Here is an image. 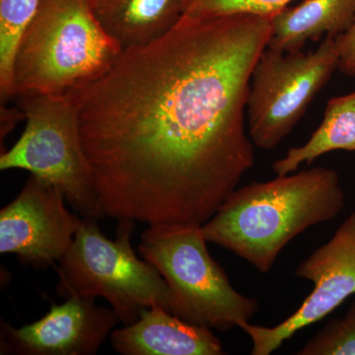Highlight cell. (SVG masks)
<instances>
[{
    "mask_svg": "<svg viewBox=\"0 0 355 355\" xmlns=\"http://www.w3.org/2000/svg\"><path fill=\"white\" fill-rule=\"evenodd\" d=\"M272 17L183 16L71 93L103 214L202 226L254 165L245 125Z\"/></svg>",
    "mask_w": 355,
    "mask_h": 355,
    "instance_id": "cell-1",
    "label": "cell"
},
{
    "mask_svg": "<svg viewBox=\"0 0 355 355\" xmlns=\"http://www.w3.org/2000/svg\"><path fill=\"white\" fill-rule=\"evenodd\" d=\"M345 205L338 172L315 167L236 189L202 229L207 242L268 273L294 238Z\"/></svg>",
    "mask_w": 355,
    "mask_h": 355,
    "instance_id": "cell-2",
    "label": "cell"
},
{
    "mask_svg": "<svg viewBox=\"0 0 355 355\" xmlns=\"http://www.w3.org/2000/svg\"><path fill=\"white\" fill-rule=\"evenodd\" d=\"M123 53L86 0H40L16 53L15 97L71 94L105 76Z\"/></svg>",
    "mask_w": 355,
    "mask_h": 355,
    "instance_id": "cell-3",
    "label": "cell"
},
{
    "mask_svg": "<svg viewBox=\"0 0 355 355\" xmlns=\"http://www.w3.org/2000/svg\"><path fill=\"white\" fill-rule=\"evenodd\" d=\"M207 243L202 226L158 224L148 225L139 249L167 284L169 312L210 330L240 328L258 313V300L231 286Z\"/></svg>",
    "mask_w": 355,
    "mask_h": 355,
    "instance_id": "cell-4",
    "label": "cell"
},
{
    "mask_svg": "<svg viewBox=\"0 0 355 355\" xmlns=\"http://www.w3.org/2000/svg\"><path fill=\"white\" fill-rule=\"evenodd\" d=\"M98 219L83 218L73 242L58 268V295L104 298L123 324L146 308L169 311V292L162 275L132 249L135 221L119 220L116 239L103 234Z\"/></svg>",
    "mask_w": 355,
    "mask_h": 355,
    "instance_id": "cell-5",
    "label": "cell"
},
{
    "mask_svg": "<svg viewBox=\"0 0 355 355\" xmlns=\"http://www.w3.org/2000/svg\"><path fill=\"white\" fill-rule=\"evenodd\" d=\"M18 99L25 130L9 150L1 153L0 170H25L55 184L83 218L105 217L72 96L27 95Z\"/></svg>",
    "mask_w": 355,
    "mask_h": 355,
    "instance_id": "cell-6",
    "label": "cell"
},
{
    "mask_svg": "<svg viewBox=\"0 0 355 355\" xmlns=\"http://www.w3.org/2000/svg\"><path fill=\"white\" fill-rule=\"evenodd\" d=\"M338 62L336 39L329 37L309 53L266 46L254 65L248 95V132L254 146L277 148L330 83Z\"/></svg>",
    "mask_w": 355,
    "mask_h": 355,
    "instance_id": "cell-7",
    "label": "cell"
},
{
    "mask_svg": "<svg viewBox=\"0 0 355 355\" xmlns=\"http://www.w3.org/2000/svg\"><path fill=\"white\" fill-rule=\"evenodd\" d=\"M295 275L313 291L291 317L275 327L249 322L239 329L251 338L252 355H270L297 331L318 323L355 294V210L323 246L297 266Z\"/></svg>",
    "mask_w": 355,
    "mask_h": 355,
    "instance_id": "cell-8",
    "label": "cell"
},
{
    "mask_svg": "<svg viewBox=\"0 0 355 355\" xmlns=\"http://www.w3.org/2000/svg\"><path fill=\"white\" fill-rule=\"evenodd\" d=\"M65 200L58 187L31 175L19 195L0 210V253L15 254L35 268L62 260L83 222Z\"/></svg>",
    "mask_w": 355,
    "mask_h": 355,
    "instance_id": "cell-9",
    "label": "cell"
},
{
    "mask_svg": "<svg viewBox=\"0 0 355 355\" xmlns=\"http://www.w3.org/2000/svg\"><path fill=\"white\" fill-rule=\"evenodd\" d=\"M121 323L112 308L92 298H67L53 303L38 321L21 328L0 322V354L17 355L96 354L114 327Z\"/></svg>",
    "mask_w": 355,
    "mask_h": 355,
    "instance_id": "cell-10",
    "label": "cell"
},
{
    "mask_svg": "<svg viewBox=\"0 0 355 355\" xmlns=\"http://www.w3.org/2000/svg\"><path fill=\"white\" fill-rule=\"evenodd\" d=\"M111 343L123 355L224 354L210 329L187 323L160 305L142 310L137 321L112 331Z\"/></svg>",
    "mask_w": 355,
    "mask_h": 355,
    "instance_id": "cell-11",
    "label": "cell"
},
{
    "mask_svg": "<svg viewBox=\"0 0 355 355\" xmlns=\"http://www.w3.org/2000/svg\"><path fill=\"white\" fill-rule=\"evenodd\" d=\"M123 51L146 46L167 34L184 16L183 0H86Z\"/></svg>",
    "mask_w": 355,
    "mask_h": 355,
    "instance_id": "cell-12",
    "label": "cell"
},
{
    "mask_svg": "<svg viewBox=\"0 0 355 355\" xmlns=\"http://www.w3.org/2000/svg\"><path fill=\"white\" fill-rule=\"evenodd\" d=\"M354 19L355 0H305L272 16L268 48L296 53L323 36L336 39Z\"/></svg>",
    "mask_w": 355,
    "mask_h": 355,
    "instance_id": "cell-13",
    "label": "cell"
},
{
    "mask_svg": "<svg viewBox=\"0 0 355 355\" xmlns=\"http://www.w3.org/2000/svg\"><path fill=\"white\" fill-rule=\"evenodd\" d=\"M336 150L355 151V90L329 100L319 128L306 144L292 147L284 157L275 161L272 172L277 176L291 174L301 165H311Z\"/></svg>",
    "mask_w": 355,
    "mask_h": 355,
    "instance_id": "cell-14",
    "label": "cell"
},
{
    "mask_svg": "<svg viewBox=\"0 0 355 355\" xmlns=\"http://www.w3.org/2000/svg\"><path fill=\"white\" fill-rule=\"evenodd\" d=\"M40 0H0V95L1 101L15 97L13 70L23 35L31 24Z\"/></svg>",
    "mask_w": 355,
    "mask_h": 355,
    "instance_id": "cell-15",
    "label": "cell"
},
{
    "mask_svg": "<svg viewBox=\"0 0 355 355\" xmlns=\"http://www.w3.org/2000/svg\"><path fill=\"white\" fill-rule=\"evenodd\" d=\"M298 355H355V300L343 317L329 322Z\"/></svg>",
    "mask_w": 355,
    "mask_h": 355,
    "instance_id": "cell-16",
    "label": "cell"
},
{
    "mask_svg": "<svg viewBox=\"0 0 355 355\" xmlns=\"http://www.w3.org/2000/svg\"><path fill=\"white\" fill-rule=\"evenodd\" d=\"M293 0H183L184 15L216 18L235 14L272 17Z\"/></svg>",
    "mask_w": 355,
    "mask_h": 355,
    "instance_id": "cell-17",
    "label": "cell"
},
{
    "mask_svg": "<svg viewBox=\"0 0 355 355\" xmlns=\"http://www.w3.org/2000/svg\"><path fill=\"white\" fill-rule=\"evenodd\" d=\"M340 53L338 70L345 76L355 77V19L349 29L336 38Z\"/></svg>",
    "mask_w": 355,
    "mask_h": 355,
    "instance_id": "cell-18",
    "label": "cell"
},
{
    "mask_svg": "<svg viewBox=\"0 0 355 355\" xmlns=\"http://www.w3.org/2000/svg\"><path fill=\"white\" fill-rule=\"evenodd\" d=\"M20 121H25V114L19 107L10 109L1 105V141Z\"/></svg>",
    "mask_w": 355,
    "mask_h": 355,
    "instance_id": "cell-19",
    "label": "cell"
}]
</instances>
